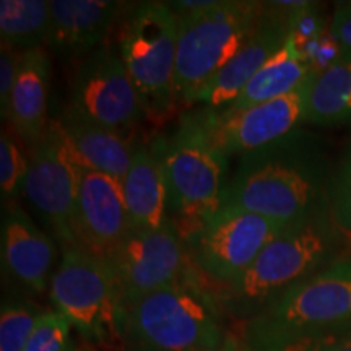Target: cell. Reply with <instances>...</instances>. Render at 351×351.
I'll use <instances>...</instances> for the list:
<instances>
[{"mask_svg":"<svg viewBox=\"0 0 351 351\" xmlns=\"http://www.w3.org/2000/svg\"><path fill=\"white\" fill-rule=\"evenodd\" d=\"M332 171L320 140L298 129L241 156L226 184L221 208L244 210L293 225L328 210Z\"/></svg>","mask_w":351,"mask_h":351,"instance_id":"cell-1","label":"cell"},{"mask_svg":"<svg viewBox=\"0 0 351 351\" xmlns=\"http://www.w3.org/2000/svg\"><path fill=\"white\" fill-rule=\"evenodd\" d=\"M350 239L330 210H322L285 228L243 274L230 283L213 287L215 296L225 314L247 324L289 288L348 256Z\"/></svg>","mask_w":351,"mask_h":351,"instance_id":"cell-2","label":"cell"},{"mask_svg":"<svg viewBox=\"0 0 351 351\" xmlns=\"http://www.w3.org/2000/svg\"><path fill=\"white\" fill-rule=\"evenodd\" d=\"M213 288L194 267L182 280L125 306V341L134 351H213L228 333Z\"/></svg>","mask_w":351,"mask_h":351,"instance_id":"cell-3","label":"cell"},{"mask_svg":"<svg viewBox=\"0 0 351 351\" xmlns=\"http://www.w3.org/2000/svg\"><path fill=\"white\" fill-rule=\"evenodd\" d=\"M228 160L210 142L194 112L184 114L166 145L169 212L186 245L219 212L226 189Z\"/></svg>","mask_w":351,"mask_h":351,"instance_id":"cell-4","label":"cell"},{"mask_svg":"<svg viewBox=\"0 0 351 351\" xmlns=\"http://www.w3.org/2000/svg\"><path fill=\"white\" fill-rule=\"evenodd\" d=\"M49 296L56 311L88 343L104 351L122 350L125 341V306L112 270L78 247L62 249L52 275Z\"/></svg>","mask_w":351,"mask_h":351,"instance_id":"cell-5","label":"cell"},{"mask_svg":"<svg viewBox=\"0 0 351 351\" xmlns=\"http://www.w3.org/2000/svg\"><path fill=\"white\" fill-rule=\"evenodd\" d=\"M263 2L218 0L207 10L179 16L176 101L199 103L213 77L252 32Z\"/></svg>","mask_w":351,"mask_h":351,"instance_id":"cell-6","label":"cell"},{"mask_svg":"<svg viewBox=\"0 0 351 351\" xmlns=\"http://www.w3.org/2000/svg\"><path fill=\"white\" fill-rule=\"evenodd\" d=\"M179 15L166 2H140L122 16L117 51L147 114L163 117L176 101Z\"/></svg>","mask_w":351,"mask_h":351,"instance_id":"cell-7","label":"cell"},{"mask_svg":"<svg viewBox=\"0 0 351 351\" xmlns=\"http://www.w3.org/2000/svg\"><path fill=\"white\" fill-rule=\"evenodd\" d=\"M83 166L59 121L46 127L29 160L23 194L59 241L60 249L77 247L73 236Z\"/></svg>","mask_w":351,"mask_h":351,"instance_id":"cell-8","label":"cell"},{"mask_svg":"<svg viewBox=\"0 0 351 351\" xmlns=\"http://www.w3.org/2000/svg\"><path fill=\"white\" fill-rule=\"evenodd\" d=\"M314 75L298 90L269 103L243 109L194 111L215 148L226 158L244 156L287 137L306 124V109Z\"/></svg>","mask_w":351,"mask_h":351,"instance_id":"cell-9","label":"cell"},{"mask_svg":"<svg viewBox=\"0 0 351 351\" xmlns=\"http://www.w3.org/2000/svg\"><path fill=\"white\" fill-rule=\"evenodd\" d=\"M70 109L106 129L127 132L148 116L119 51L103 44L75 70Z\"/></svg>","mask_w":351,"mask_h":351,"instance_id":"cell-10","label":"cell"},{"mask_svg":"<svg viewBox=\"0 0 351 351\" xmlns=\"http://www.w3.org/2000/svg\"><path fill=\"white\" fill-rule=\"evenodd\" d=\"M287 226L257 213L221 208L187 245L197 270L215 285H225L243 274Z\"/></svg>","mask_w":351,"mask_h":351,"instance_id":"cell-11","label":"cell"},{"mask_svg":"<svg viewBox=\"0 0 351 351\" xmlns=\"http://www.w3.org/2000/svg\"><path fill=\"white\" fill-rule=\"evenodd\" d=\"M351 319V254L289 288L244 327V337Z\"/></svg>","mask_w":351,"mask_h":351,"instance_id":"cell-12","label":"cell"},{"mask_svg":"<svg viewBox=\"0 0 351 351\" xmlns=\"http://www.w3.org/2000/svg\"><path fill=\"white\" fill-rule=\"evenodd\" d=\"M106 263L124 306L179 282L195 267L173 221L160 230H132Z\"/></svg>","mask_w":351,"mask_h":351,"instance_id":"cell-13","label":"cell"},{"mask_svg":"<svg viewBox=\"0 0 351 351\" xmlns=\"http://www.w3.org/2000/svg\"><path fill=\"white\" fill-rule=\"evenodd\" d=\"M132 230L122 181L83 168L73 217L77 247L106 262Z\"/></svg>","mask_w":351,"mask_h":351,"instance_id":"cell-14","label":"cell"},{"mask_svg":"<svg viewBox=\"0 0 351 351\" xmlns=\"http://www.w3.org/2000/svg\"><path fill=\"white\" fill-rule=\"evenodd\" d=\"M289 38V12L282 2H263L252 32L234 57L208 83L199 103L223 109L238 98L243 88Z\"/></svg>","mask_w":351,"mask_h":351,"instance_id":"cell-15","label":"cell"},{"mask_svg":"<svg viewBox=\"0 0 351 351\" xmlns=\"http://www.w3.org/2000/svg\"><path fill=\"white\" fill-rule=\"evenodd\" d=\"M0 257L8 278L29 291L43 293L51 285L57 247L15 202L7 204L0 230Z\"/></svg>","mask_w":351,"mask_h":351,"instance_id":"cell-16","label":"cell"},{"mask_svg":"<svg viewBox=\"0 0 351 351\" xmlns=\"http://www.w3.org/2000/svg\"><path fill=\"white\" fill-rule=\"evenodd\" d=\"M168 138L158 135L148 143L135 145L124 187L125 205L134 230L153 231L169 225V194L166 179Z\"/></svg>","mask_w":351,"mask_h":351,"instance_id":"cell-17","label":"cell"},{"mask_svg":"<svg viewBox=\"0 0 351 351\" xmlns=\"http://www.w3.org/2000/svg\"><path fill=\"white\" fill-rule=\"evenodd\" d=\"M125 3L111 0H52L46 47L62 57H80L103 46Z\"/></svg>","mask_w":351,"mask_h":351,"instance_id":"cell-18","label":"cell"},{"mask_svg":"<svg viewBox=\"0 0 351 351\" xmlns=\"http://www.w3.org/2000/svg\"><path fill=\"white\" fill-rule=\"evenodd\" d=\"M52 65L46 47L26 51L13 86L7 122L29 148L36 147L47 122Z\"/></svg>","mask_w":351,"mask_h":351,"instance_id":"cell-19","label":"cell"},{"mask_svg":"<svg viewBox=\"0 0 351 351\" xmlns=\"http://www.w3.org/2000/svg\"><path fill=\"white\" fill-rule=\"evenodd\" d=\"M59 122L83 168L124 181L135 150L124 137V132L96 125L69 106Z\"/></svg>","mask_w":351,"mask_h":351,"instance_id":"cell-20","label":"cell"},{"mask_svg":"<svg viewBox=\"0 0 351 351\" xmlns=\"http://www.w3.org/2000/svg\"><path fill=\"white\" fill-rule=\"evenodd\" d=\"M315 75L314 69L301 56L295 41L288 38L285 46L249 80L228 109H243L269 103L298 90Z\"/></svg>","mask_w":351,"mask_h":351,"instance_id":"cell-21","label":"cell"},{"mask_svg":"<svg viewBox=\"0 0 351 351\" xmlns=\"http://www.w3.org/2000/svg\"><path fill=\"white\" fill-rule=\"evenodd\" d=\"M306 124L319 127L351 125V51L341 52L335 64L315 73L311 83Z\"/></svg>","mask_w":351,"mask_h":351,"instance_id":"cell-22","label":"cell"},{"mask_svg":"<svg viewBox=\"0 0 351 351\" xmlns=\"http://www.w3.org/2000/svg\"><path fill=\"white\" fill-rule=\"evenodd\" d=\"M252 351H351V319L245 337Z\"/></svg>","mask_w":351,"mask_h":351,"instance_id":"cell-23","label":"cell"},{"mask_svg":"<svg viewBox=\"0 0 351 351\" xmlns=\"http://www.w3.org/2000/svg\"><path fill=\"white\" fill-rule=\"evenodd\" d=\"M51 8L44 0H2L0 38L21 52L44 47L49 34Z\"/></svg>","mask_w":351,"mask_h":351,"instance_id":"cell-24","label":"cell"},{"mask_svg":"<svg viewBox=\"0 0 351 351\" xmlns=\"http://www.w3.org/2000/svg\"><path fill=\"white\" fill-rule=\"evenodd\" d=\"M46 311L25 296L3 298L0 311V351H23Z\"/></svg>","mask_w":351,"mask_h":351,"instance_id":"cell-25","label":"cell"},{"mask_svg":"<svg viewBox=\"0 0 351 351\" xmlns=\"http://www.w3.org/2000/svg\"><path fill=\"white\" fill-rule=\"evenodd\" d=\"M29 171V161L20 150L10 134L2 130L0 135V192L5 204L21 194L25 189L26 176Z\"/></svg>","mask_w":351,"mask_h":351,"instance_id":"cell-26","label":"cell"},{"mask_svg":"<svg viewBox=\"0 0 351 351\" xmlns=\"http://www.w3.org/2000/svg\"><path fill=\"white\" fill-rule=\"evenodd\" d=\"M327 197L332 218L351 236V143L333 166Z\"/></svg>","mask_w":351,"mask_h":351,"instance_id":"cell-27","label":"cell"},{"mask_svg":"<svg viewBox=\"0 0 351 351\" xmlns=\"http://www.w3.org/2000/svg\"><path fill=\"white\" fill-rule=\"evenodd\" d=\"M70 322L59 311H46L38 320L23 351H72Z\"/></svg>","mask_w":351,"mask_h":351,"instance_id":"cell-28","label":"cell"},{"mask_svg":"<svg viewBox=\"0 0 351 351\" xmlns=\"http://www.w3.org/2000/svg\"><path fill=\"white\" fill-rule=\"evenodd\" d=\"M23 54L25 52L13 47L12 44L2 43L0 46V111L3 121H7L12 91L23 62Z\"/></svg>","mask_w":351,"mask_h":351,"instance_id":"cell-29","label":"cell"},{"mask_svg":"<svg viewBox=\"0 0 351 351\" xmlns=\"http://www.w3.org/2000/svg\"><path fill=\"white\" fill-rule=\"evenodd\" d=\"M328 32L340 46L351 51V2H339L333 10Z\"/></svg>","mask_w":351,"mask_h":351,"instance_id":"cell-30","label":"cell"},{"mask_svg":"<svg viewBox=\"0 0 351 351\" xmlns=\"http://www.w3.org/2000/svg\"><path fill=\"white\" fill-rule=\"evenodd\" d=\"M218 0H178V2H166L176 12V15H187V13H195L207 10L213 7Z\"/></svg>","mask_w":351,"mask_h":351,"instance_id":"cell-31","label":"cell"},{"mask_svg":"<svg viewBox=\"0 0 351 351\" xmlns=\"http://www.w3.org/2000/svg\"><path fill=\"white\" fill-rule=\"evenodd\" d=\"M213 351H252V348L249 346L247 341L239 340L238 337L231 335L230 333V335H228V339L225 340V343Z\"/></svg>","mask_w":351,"mask_h":351,"instance_id":"cell-32","label":"cell"},{"mask_svg":"<svg viewBox=\"0 0 351 351\" xmlns=\"http://www.w3.org/2000/svg\"><path fill=\"white\" fill-rule=\"evenodd\" d=\"M85 351H91V350H85Z\"/></svg>","mask_w":351,"mask_h":351,"instance_id":"cell-33","label":"cell"}]
</instances>
